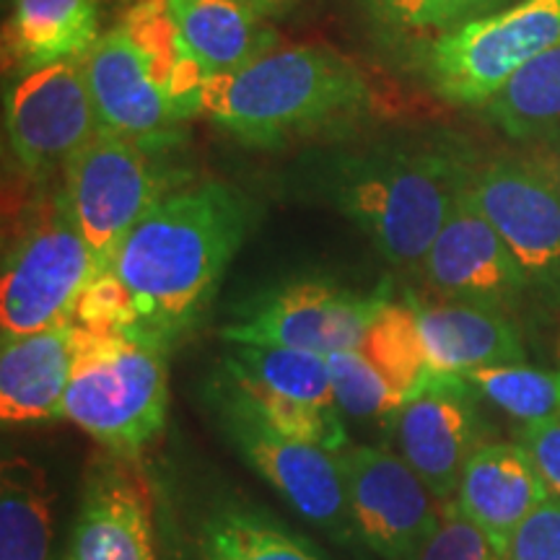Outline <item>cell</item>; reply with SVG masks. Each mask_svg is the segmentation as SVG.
Instances as JSON below:
<instances>
[{
	"mask_svg": "<svg viewBox=\"0 0 560 560\" xmlns=\"http://www.w3.org/2000/svg\"><path fill=\"white\" fill-rule=\"evenodd\" d=\"M252 221V202L223 182H190L140 219L112 260L136 306V335L177 346L208 312Z\"/></svg>",
	"mask_w": 560,
	"mask_h": 560,
	"instance_id": "6da1fadb",
	"label": "cell"
},
{
	"mask_svg": "<svg viewBox=\"0 0 560 560\" xmlns=\"http://www.w3.org/2000/svg\"><path fill=\"white\" fill-rule=\"evenodd\" d=\"M478 166L462 143H380L332 156L322 190L395 268L420 272Z\"/></svg>",
	"mask_w": 560,
	"mask_h": 560,
	"instance_id": "7a4b0ae2",
	"label": "cell"
},
{
	"mask_svg": "<svg viewBox=\"0 0 560 560\" xmlns=\"http://www.w3.org/2000/svg\"><path fill=\"white\" fill-rule=\"evenodd\" d=\"M371 107L366 75L327 47H289L234 73L208 75L200 115L252 149L346 128Z\"/></svg>",
	"mask_w": 560,
	"mask_h": 560,
	"instance_id": "3957f363",
	"label": "cell"
},
{
	"mask_svg": "<svg viewBox=\"0 0 560 560\" xmlns=\"http://www.w3.org/2000/svg\"><path fill=\"white\" fill-rule=\"evenodd\" d=\"M166 410L170 348L136 332L100 335L79 325L62 420L117 457H136L164 431Z\"/></svg>",
	"mask_w": 560,
	"mask_h": 560,
	"instance_id": "277c9868",
	"label": "cell"
},
{
	"mask_svg": "<svg viewBox=\"0 0 560 560\" xmlns=\"http://www.w3.org/2000/svg\"><path fill=\"white\" fill-rule=\"evenodd\" d=\"M177 149L138 143L100 132L62 172L70 213L102 270L112 268L117 247L161 200L192 182Z\"/></svg>",
	"mask_w": 560,
	"mask_h": 560,
	"instance_id": "5b68a950",
	"label": "cell"
},
{
	"mask_svg": "<svg viewBox=\"0 0 560 560\" xmlns=\"http://www.w3.org/2000/svg\"><path fill=\"white\" fill-rule=\"evenodd\" d=\"M100 272L96 257L58 187L42 198L3 260L0 330L3 342L73 322L75 304Z\"/></svg>",
	"mask_w": 560,
	"mask_h": 560,
	"instance_id": "8992f818",
	"label": "cell"
},
{
	"mask_svg": "<svg viewBox=\"0 0 560 560\" xmlns=\"http://www.w3.org/2000/svg\"><path fill=\"white\" fill-rule=\"evenodd\" d=\"M556 42H560V0H520L423 42L418 66L441 102L486 107L527 62Z\"/></svg>",
	"mask_w": 560,
	"mask_h": 560,
	"instance_id": "52a82bcc",
	"label": "cell"
},
{
	"mask_svg": "<svg viewBox=\"0 0 560 560\" xmlns=\"http://www.w3.org/2000/svg\"><path fill=\"white\" fill-rule=\"evenodd\" d=\"M210 400L236 454L299 516L317 524L338 542L348 545L359 537L350 516L346 472L338 452L276 431L257 412L236 400L219 380L210 389Z\"/></svg>",
	"mask_w": 560,
	"mask_h": 560,
	"instance_id": "ba28073f",
	"label": "cell"
},
{
	"mask_svg": "<svg viewBox=\"0 0 560 560\" xmlns=\"http://www.w3.org/2000/svg\"><path fill=\"white\" fill-rule=\"evenodd\" d=\"M387 291L369 296L322 278H301L242 301L221 338L244 346H276L332 355L359 350Z\"/></svg>",
	"mask_w": 560,
	"mask_h": 560,
	"instance_id": "9c48e42d",
	"label": "cell"
},
{
	"mask_svg": "<svg viewBox=\"0 0 560 560\" xmlns=\"http://www.w3.org/2000/svg\"><path fill=\"white\" fill-rule=\"evenodd\" d=\"M102 132L86 60L32 70L5 94V143L30 179L47 182Z\"/></svg>",
	"mask_w": 560,
	"mask_h": 560,
	"instance_id": "30bf717a",
	"label": "cell"
},
{
	"mask_svg": "<svg viewBox=\"0 0 560 560\" xmlns=\"http://www.w3.org/2000/svg\"><path fill=\"white\" fill-rule=\"evenodd\" d=\"M470 195L532 289L560 293V182L552 164L524 156L490 159L475 172Z\"/></svg>",
	"mask_w": 560,
	"mask_h": 560,
	"instance_id": "8fae6325",
	"label": "cell"
},
{
	"mask_svg": "<svg viewBox=\"0 0 560 560\" xmlns=\"http://www.w3.org/2000/svg\"><path fill=\"white\" fill-rule=\"evenodd\" d=\"M338 454L359 540L382 560H420L441 522L431 488L382 446L348 444Z\"/></svg>",
	"mask_w": 560,
	"mask_h": 560,
	"instance_id": "7c38bea8",
	"label": "cell"
},
{
	"mask_svg": "<svg viewBox=\"0 0 560 560\" xmlns=\"http://www.w3.org/2000/svg\"><path fill=\"white\" fill-rule=\"evenodd\" d=\"M475 397L465 376L429 374L395 412L397 454L439 501L454 499L467 459L480 446Z\"/></svg>",
	"mask_w": 560,
	"mask_h": 560,
	"instance_id": "4fadbf2b",
	"label": "cell"
},
{
	"mask_svg": "<svg viewBox=\"0 0 560 560\" xmlns=\"http://www.w3.org/2000/svg\"><path fill=\"white\" fill-rule=\"evenodd\" d=\"M420 276L446 301H467L501 312L511 310L532 289L506 242L475 206L470 187L433 240Z\"/></svg>",
	"mask_w": 560,
	"mask_h": 560,
	"instance_id": "5bb4252c",
	"label": "cell"
},
{
	"mask_svg": "<svg viewBox=\"0 0 560 560\" xmlns=\"http://www.w3.org/2000/svg\"><path fill=\"white\" fill-rule=\"evenodd\" d=\"M83 60L102 132L159 149L182 145L185 120L177 117L122 24L104 32Z\"/></svg>",
	"mask_w": 560,
	"mask_h": 560,
	"instance_id": "9a60e30c",
	"label": "cell"
},
{
	"mask_svg": "<svg viewBox=\"0 0 560 560\" xmlns=\"http://www.w3.org/2000/svg\"><path fill=\"white\" fill-rule=\"evenodd\" d=\"M548 488L522 444H480L467 459L454 506L493 548L506 552L516 527L548 499Z\"/></svg>",
	"mask_w": 560,
	"mask_h": 560,
	"instance_id": "2e32d148",
	"label": "cell"
},
{
	"mask_svg": "<svg viewBox=\"0 0 560 560\" xmlns=\"http://www.w3.org/2000/svg\"><path fill=\"white\" fill-rule=\"evenodd\" d=\"M66 560H156L149 501L125 467L86 480Z\"/></svg>",
	"mask_w": 560,
	"mask_h": 560,
	"instance_id": "e0dca14e",
	"label": "cell"
},
{
	"mask_svg": "<svg viewBox=\"0 0 560 560\" xmlns=\"http://www.w3.org/2000/svg\"><path fill=\"white\" fill-rule=\"evenodd\" d=\"M79 325L62 322L26 338L3 342L0 353V420L5 425L60 418L75 363Z\"/></svg>",
	"mask_w": 560,
	"mask_h": 560,
	"instance_id": "ac0fdd59",
	"label": "cell"
},
{
	"mask_svg": "<svg viewBox=\"0 0 560 560\" xmlns=\"http://www.w3.org/2000/svg\"><path fill=\"white\" fill-rule=\"evenodd\" d=\"M431 374H470L482 366L522 363V332L506 312L467 301L416 304Z\"/></svg>",
	"mask_w": 560,
	"mask_h": 560,
	"instance_id": "d6986e66",
	"label": "cell"
},
{
	"mask_svg": "<svg viewBox=\"0 0 560 560\" xmlns=\"http://www.w3.org/2000/svg\"><path fill=\"white\" fill-rule=\"evenodd\" d=\"M206 75L234 73L276 52L278 32L240 0H166Z\"/></svg>",
	"mask_w": 560,
	"mask_h": 560,
	"instance_id": "ffe728a7",
	"label": "cell"
},
{
	"mask_svg": "<svg viewBox=\"0 0 560 560\" xmlns=\"http://www.w3.org/2000/svg\"><path fill=\"white\" fill-rule=\"evenodd\" d=\"M100 39V0H16L11 55L21 73L83 60Z\"/></svg>",
	"mask_w": 560,
	"mask_h": 560,
	"instance_id": "44dd1931",
	"label": "cell"
},
{
	"mask_svg": "<svg viewBox=\"0 0 560 560\" xmlns=\"http://www.w3.org/2000/svg\"><path fill=\"white\" fill-rule=\"evenodd\" d=\"M122 26L179 120L187 122L200 115L202 83L208 75L174 24L166 0H136L122 19Z\"/></svg>",
	"mask_w": 560,
	"mask_h": 560,
	"instance_id": "7402d4cb",
	"label": "cell"
},
{
	"mask_svg": "<svg viewBox=\"0 0 560 560\" xmlns=\"http://www.w3.org/2000/svg\"><path fill=\"white\" fill-rule=\"evenodd\" d=\"M55 490L30 457H5L0 472V560H52Z\"/></svg>",
	"mask_w": 560,
	"mask_h": 560,
	"instance_id": "603a6c76",
	"label": "cell"
},
{
	"mask_svg": "<svg viewBox=\"0 0 560 560\" xmlns=\"http://www.w3.org/2000/svg\"><path fill=\"white\" fill-rule=\"evenodd\" d=\"M221 374L244 387L270 392L285 400L312 405L319 410H338L327 355L310 353V350L229 342L221 361Z\"/></svg>",
	"mask_w": 560,
	"mask_h": 560,
	"instance_id": "cb8c5ba5",
	"label": "cell"
},
{
	"mask_svg": "<svg viewBox=\"0 0 560 560\" xmlns=\"http://www.w3.org/2000/svg\"><path fill=\"white\" fill-rule=\"evenodd\" d=\"M503 136L560 138V42L527 62L499 94L480 107Z\"/></svg>",
	"mask_w": 560,
	"mask_h": 560,
	"instance_id": "d4e9b609",
	"label": "cell"
},
{
	"mask_svg": "<svg viewBox=\"0 0 560 560\" xmlns=\"http://www.w3.org/2000/svg\"><path fill=\"white\" fill-rule=\"evenodd\" d=\"M198 560H327L280 524L249 509H221L206 522Z\"/></svg>",
	"mask_w": 560,
	"mask_h": 560,
	"instance_id": "484cf974",
	"label": "cell"
},
{
	"mask_svg": "<svg viewBox=\"0 0 560 560\" xmlns=\"http://www.w3.org/2000/svg\"><path fill=\"white\" fill-rule=\"evenodd\" d=\"M359 350L387 380L400 402L408 400L431 374L423 338H420L416 304H397L389 296L384 299Z\"/></svg>",
	"mask_w": 560,
	"mask_h": 560,
	"instance_id": "4316f807",
	"label": "cell"
},
{
	"mask_svg": "<svg viewBox=\"0 0 560 560\" xmlns=\"http://www.w3.org/2000/svg\"><path fill=\"white\" fill-rule=\"evenodd\" d=\"M462 376L475 395L524 425L560 418V369H540L522 361L482 366Z\"/></svg>",
	"mask_w": 560,
	"mask_h": 560,
	"instance_id": "83f0119b",
	"label": "cell"
},
{
	"mask_svg": "<svg viewBox=\"0 0 560 560\" xmlns=\"http://www.w3.org/2000/svg\"><path fill=\"white\" fill-rule=\"evenodd\" d=\"M499 0H366L371 19L395 37L429 42L436 34L480 19Z\"/></svg>",
	"mask_w": 560,
	"mask_h": 560,
	"instance_id": "f1b7e54d",
	"label": "cell"
},
{
	"mask_svg": "<svg viewBox=\"0 0 560 560\" xmlns=\"http://www.w3.org/2000/svg\"><path fill=\"white\" fill-rule=\"evenodd\" d=\"M330 369L335 405L340 412L355 418H384L400 410V400L392 392L387 380L374 369L361 350H342V353L327 355Z\"/></svg>",
	"mask_w": 560,
	"mask_h": 560,
	"instance_id": "f546056e",
	"label": "cell"
},
{
	"mask_svg": "<svg viewBox=\"0 0 560 560\" xmlns=\"http://www.w3.org/2000/svg\"><path fill=\"white\" fill-rule=\"evenodd\" d=\"M73 322L83 330L100 335L136 332V306H132L128 291L115 276V270H102L89 280V285L79 296V304H75Z\"/></svg>",
	"mask_w": 560,
	"mask_h": 560,
	"instance_id": "4dcf8cb0",
	"label": "cell"
},
{
	"mask_svg": "<svg viewBox=\"0 0 560 560\" xmlns=\"http://www.w3.org/2000/svg\"><path fill=\"white\" fill-rule=\"evenodd\" d=\"M420 560H503V556L452 503L441 511L439 529L420 552Z\"/></svg>",
	"mask_w": 560,
	"mask_h": 560,
	"instance_id": "1f68e13d",
	"label": "cell"
},
{
	"mask_svg": "<svg viewBox=\"0 0 560 560\" xmlns=\"http://www.w3.org/2000/svg\"><path fill=\"white\" fill-rule=\"evenodd\" d=\"M503 560H560V501L548 495L516 527Z\"/></svg>",
	"mask_w": 560,
	"mask_h": 560,
	"instance_id": "d6a6232c",
	"label": "cell"
},
{
	"mask_svg": "<svg viewBox=\"0 0 560 560\" xmlns=\"http://www.w3.org/2000/svg\"><path fill=\"white\" fill-rule=\"evenodd\" d=\"M522 446L529 452L548 493L560 501V418L524 425Z\"/></svg>",
	"mask_w": 560,
	"mask_h": 560,
	"instance_id": "836d02e7",
	"label": "cell"
},
{
	"mask_svg": "<svg viewBox=\"0 0 560 560\" xmlns=\"http://www.w3.org/2000/svg\"><path fill=\"white\" fill-rule=\"evenodd\" d=\"M240 3L249 5V9L260 13L262 19H272V16H283V13L291 11L299 0H240Z\"/></svg>",
	"mask_w": 560,
	"mask_h": 560,
	"instance_id": "e575fe53",
	"label": "cell"
},
{
	"mask_svg": "<svg viewBox=\"0 0 560 560\" xmlns=\"http://www.w3.org/2000/svg\"><path fill=\"white\" fill-rule=\"evenodd\" d=\"M552 172H556V177H558V182H560V138H558V149H556V156H552Z\"/></svg>",
	"mask_w": 560,
	"mask_h": 560,
	"instance_id": "d590c367",
	"label": "cell"
}]
</instances>
